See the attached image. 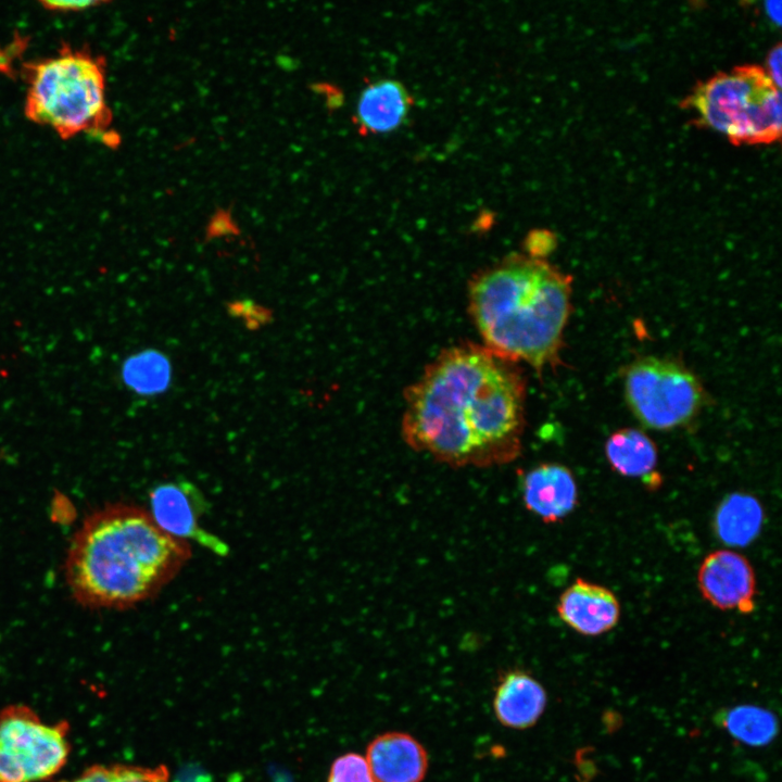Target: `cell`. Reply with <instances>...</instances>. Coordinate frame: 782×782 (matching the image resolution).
<instances>
[{"label": "cell", "instance_id": "obj_1", "mask_svg": "<svg viewBox=\"0 0 782 782\" xmlns=\"http://www.w3.org/2000/svg\"><path fill=\"white\" fill-rule=\"evenodd\" d=\"M526 398L519 363L461 342L443 349L404 390L401 436L450 467L506 465L522 450Z\"/></svg>", "mask_w": 782, "mask_h": 782}, {"label": "cell", "instance_id": "obj_2", "mask_svg": "<svg viewBox=\"0 0 782 782\" xmlns=\"http://www.w3.org/2000/svg\"><path fill=\"white\" fill-rule=\"evenodd\" d=\"M190 556V544L164 532L148 509L117 503L83 521L71 540L64 577L79 605L125 609L155 596Z\"/></svg>", "mask_w": 782, "mask_h": 782}, {"label": "cell", "instance_id": "obj_3", "mask_svg": "<svg viewBox=\"0 0 782 782\" xmlns=\"http://www.w3.org/2000/svg\"><path fill=\"white\" fill-rule=\"evenodd\" d=\"M571 280L527 253L508 254L476 272L467 305L483 345L539 373L555 367L571 311Z\"/></svg>", "mask_w": 782, "mask_h": 782}, {"label": "cell", "instance_id": "obj_4", "mask_svg": "<svg viewBox=\"0 0 782 782\" xmlns=\"http://www.w3.org/2000/svg\"><path fill=\"white\" fill-rule=\"evenodd\" d=\"M25 114L61 138L106 130L110 112L103 59L87 49L63 46L54 55L24 66Z\"/></svg>", "mask_w": 782, "mask_h": 782}, {"label": "cell", "instance_id": "obj_5", "mask_svg": "<svg viewBox=\"0 0 782 782\" xmlns=\"http://www.w3.org/2000/svg\"><path fill=\"white\" fill-rule=\"evenodd\" d=\"M685 103L697 123L736 144L770 143L780 138V88L759 66L719 73L695 87Z\"/></svg>", "mask_w": 782, "mask_h": 782}, {"label": "cell", "instance_id": "obj_6", "mask_svg": "<svg viewBox=\"0 0 782 782\" xmlns=\"http://www.w3.org/2000/svg\"><path fill=\"white\" fill-rule=\"evenodd\" d=\"M623 383L626 401L636 419L655 430L689 424L704 403L696 376L668 358L636 360L626 369Z\"/></svg>", "mask_w": 782, "mask_h": 782}, {"label": "cell", "instance_id": "obj_7", "mask_svg": "<svg viewBox=\"0 0 782 782\" xmlns=\"http://www.w3.org/2000/svg\"><path fill=\"white\" fill-rule=\"evenodd\" d=\"M63 723L49 724L26 706L0 712V782H37L66 762L70 744Z\"/></svg>", "mask_w": 782, "mask_h": 782}, {"label": "cell", "instance_id": "obj_8", "mask_svg": "<svg viewBox=\"0 0 782 782\" xmlns=\"http://www.w3.org/2000/svg\"><path fill=\"white\" fill-rule=\"evenodd\" d=\"M697 583L703 597L716 608L742 614L755 608V573L741 554L719 550L707 555L698 569Z\"/></svg>", "mask_w": 782, "mask_h": 782}, {"label": "cell", "instance_id": "obj_9", "mask_svg": "<svg viewBox=\"0 0 782 782\" xmlns=\"http://www.w3.org/2000/svg\"><path fill=\"white\" fill-rule=\"evenodd\" d=\"M525 507L546 524L567 517L576 507L578 492L569 468L557 463L540 464L521 480Z\"/></svg>", "mask_w": 782, "mask_h": 782}, {"label": "cell", "instance_id": "obj_10", "mask_svg": "<svg viewBox=\"0 0 782 782\" xmlns=\"http://www.w3.org/2000/svg\"><path fill=\"white\" fill-rule=\"evenodd\" d=\"M556 610L568 627L591 636L611 630L620 616L614 593L584 579H577L562 593Z\"/></svg>", "mask_w": 782, "mask_h": 782}, {"label": "cell", "instance_id": "obj_11", "mask_svg": "<svg viewBox=\"0 0 782 782\" xmlns=\"http://www.w3.org/2000/svg\"><path fill=\"white\" fill-rule=\"evenodd\" d=\"M365 759L375 782H421L428 768L424 746L403 732H386L367 746Z\"/></svg>", "mask_w": 782, "mask_h": 782}, {"label": "cell", "instance_id": "obj_12", "mask_svg": "<svg viewBox=\"0 0 782 782\" xmlns=\"http://www.w3.org/2000/svg\"><path fill=\"white\" fill-rule=\"evenodd\" d=\"M546 702V692L537 679L525 671L510 670L499 680L493 707L503 726L522 730L537 723Z\"/></svg>", "mask_w": 782, "mask_h": 782}, {"label": "cell", "instance_id": "obj_13", "mask_svg": "<svg viewBox=\"0 0 782 782\" xmlns=\"http://www.w3.org/2000/svg\"><path fill=\"white\" fill-rule=\"evenodd\" d=\"M413 104L406 88L394 79H379L364 88L356 106L355 121L364 134L398 129Z\"/></svg>", "mask_w": 782, "mask_h": 782}, {"label": "cell", "instance_id": "obj_14", "mask_svg": "<svg viewBox=\"0 0 782 782\" xmlns=\"http://www.w3.org/2000/svg\"><path fill=\"white\" fill-rule=\"evenodd\" d=\"M764 520L760 503L749 494L727 496L714 517L716 535L727 545L745 546L759 533Z\"/></svg>", "mask_w": 782, "mask_h": 782}, {"label": "cell", "instance_id": "obj_15", "mask_svg": "<svg viewBox=\"0 0 782 782\" xmlns=\"http://www.w3.org/2000/svg\"><path fill=\"white\" fill-rule=\"evenodd\" d=\"M605 453L610 466L627 477H644L651 474L657 464L654 442L633 428L614 432L606 441Z\"/></svg>", "mask_w": 782, "mask_h": 782}, {"label": "cell", "instance_id": "obj_16", "mask_svg": "<svg viewBox=\"0 0 782 782\" xmlns=\"http://www.w3.org/2000/svg\"><path fill=\"white\" fill-rule=\"evenodd\" d=\"M149 513L164 532L178 540L187 542L199 531L193 506L180 487L156 488L151 494Z\"/></svg>", "mask_w": 782, "mask_h": 782}, {"label": "cell", "instance_id": "obj_17", "mask_svg": "<svg viewBox=\"0 0 782 782\" xmlns=\"http://www.w3.org/2000/svg\"><path fill=\"white\" fill-rule=\"evenodd\" d=\"M125 384L141 395L166 392L173 381V366L166 354L147 349L128 357L122 369Z\"/></svg>", "mask_w": 782, "mask_h": 782}, {"label": "cell", "instance_id": "obj_18", "mask_svg": "<svg viewBox=\"0 0 782 782\" xmlns=\"http://www.w3.org/2000/svg\"><path fill=\"white\" fill-rule=\"evenodd\" d=\"M735 740L751 745L764 746L777 733L774 715L754 705H740L724 710L717 720Z\"/></svg>", "mask_w": 782, "mask_h": 782}, {"label": "cell", "instance_id": "obj_19", "mask_svg": "<svg viewBox=\"0 0 782 782\" xmlns=\"http://www.w3.org/2000/svg\"><path fill=\"white\" fill-rule=\"evenodd\" d=\"M327 782H375L365 757L349 753L331 765Z\"/></svg>", "mask_w": 782, "mask_h": 782}, {"label": "cell", "instance_id": "obj_20", "mask_svg": "<svg viewBox=\"0 0 782 782\" xmlns=\"http://www.w3.org/2000/svg\"><path fill=\"white\" fill-rule=\"evenodd\" d=\"M169 771L166 766L146 768L137 766H113L112 782H168Z\"/></svg>", "mask_w": 782, "mask_h": 782}, {"label": "cell", "instance_id": "obj_21", "mask_svg": "<svg viewBox=\"0 0 782 782\" xmlns=\"http://www.w3.org/2000/svg\"><path fill=\"white\" fill-rule=\"evenodd\" d=\"M227 310L230 315L242 318L250 329L258 328L270 319V312L251 300H239L229 303Z\"/></svg>", "mask_w": 782, "mask_h": 782}, {"label": "cell", "instance_id": "obj_22", "mask_svg": "<svg viewBox=\"0 0 782 782\" xmlns=\"http://www.w3.org/2000/svg\"><path fill=\"white\" fill-rule=\"evenodd\" d=\"M555 244V238L546 230L531 231L525 240L527 254L543 257Z\"/></svg>", "mask_w": 782, "mask_h": 782}, {"label": "cell", "instance_id": "obj_23", "mask_svg": "<svg viewBox=\"0 0 782 782\" xmlns=\"http://www.w3.org/2000/svg\"><path fill=\"white\" fill-rule=\"evenodd\" d=\"M40 4L52 12H79L102 4V2L92 0H46L41 1Z\"/></svg>", "mask_w": 782, "mask_h": 782}, {"label": "cell", "instance_id": "obj_24", "mask_svg": "<svg viewBox=\"0 0 782 782\" xmlns=\"http://www.w3.org/2000/svg\"><path fill=\"white\" fill-rule=\"evenodd\" d=\"M781 45H777L767 56V73L771 81L778 87H781Z\"/></svg>", "mask_w": 782, "mask_h": 782}, {"label": "cell", "instance_id": "obj_25", "mask_svg": "<svg viewBox=\"0 0 782 782\" xmlns=\"http://www.w3.org/2000/svg\"><path fill=\"white\" fill-rule=\"evenodd\" d=\"M112 767L93 766L68 782H112Z\"/></svg>", "mask_w": 782, "mask_h": 782}, {"label": "cell", "instance_id": "obj_26", "mask_svg": "<svg viewBox=\"0 0 782 782\" xmlns=\"http://www.w3.org/2000/svg\"><path fill=\"white\" fill-rule=\"evenodd\" d=\"M765 11L773 24H781V2L768 1L765 3Z\"/></svg>", "mask_w": 782, "mask_h": 782}, {"label": "cell", "instance_id": "obj_27", "mask_svg": "<svg viewBox=\"0 0 782 782\" xmlns=\"http://www.w3.org/2000/svg\"><path fill=\"white\" fill-rule=\"evenodd\" d=\"M212 228L215 229L217 234H220L225 231L228 232L232 227L227 218H217L212 225Z\"/></svg>", "mask_w": 782, "mask_h": 782}]
</instances>
